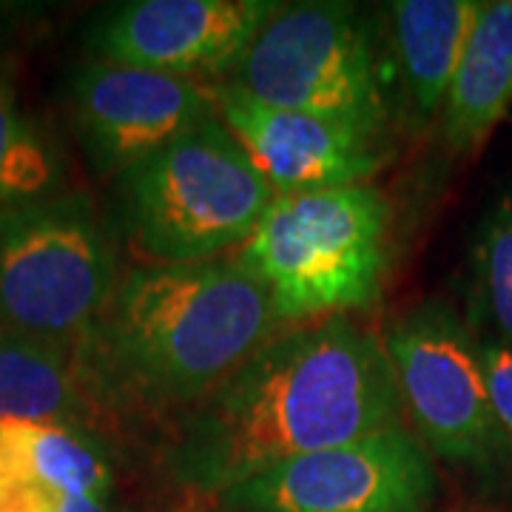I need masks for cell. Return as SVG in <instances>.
I'll use <instances>...</instances> for the list:
<instances>
[{"mask_svg": "<svg viewBox=\"0 0 512 512\" xmlns=\"http://www.w3.org/2000/svg\"><path fill=\"white\" fill-rule=\"evenodd\" d=\"M131 248L148 265L239 251L276 194L239 140L211 117L117 177Z\"/></svg>", "mask_w": 512, "mask_h": 512, "instance_id": "obj_4", "label": "cell"}, {"mask_svg": "<svg viewBox=\"0 0 512 512\" xmlns=\"http://www.w3.org/2000/svg\"><path fill=\"white\" fill-rule=\"evenodd\" d=\"M52 512H111L106 507V498H92V495H63Z\"/></svg>", "mask_w": 512, "mask_h": 512, "instance_id": "obj_19", "label": "cell"}, {"mask_svg": "<svg viewBox=\"0 0 512 512\" xmlns=\"http://www.w3.org/2000/svg\"><path fill=\"white\" fill-rule=\"evenodd\" d=\"M382 342L421 444L458 467L493 470L510 450L490 407L476 330L456 308L430 299L396 319Z\"/></svg>", "mask_w": 512, "mask_h": 512, "instance_id": "obj_7", "label": "cell"}, {"mask_svg": "<svg viewBox=\"0 0 512 512\" xmlns=\"http://www.w3.org/2000/svg\"><path fill=\"white\" fill-rule=\"evenodd\" d=\"M106 419L94 404L74 342L0 330V424H46L89 433Z\"/></svg>", "mask_w": 512, "mask_h": 512, "instance_id": "obj_13", "label": "cell"}, {"mask_svg": "<svg viewBox=\"0 0 512 512\" xmlns=\"http://www.w3.org/2000/svg\"><path fill=\"white\" fill-rule=\"evenodd\" d=\"M390 202L373 185L279 194L234 251L291 325L370 308L390 265Z\"/></svg>", "mask_w": 512, "mask_h": 512, "instance_id": "obj_3", "label": "cell"}, {"mask_svg": "<svg viewBox=\"0 0 512 512\" xmlns=\"http://www.w3.org/2000/svg\"><path fill=\"white\" fill-rule=\"evenodd\" d=\"M402 421L382 336L330 316L276 333L185 410L165 447V470L194 493L222 495L282 461Z\"/></svg>", "mask_w": 512, "mask_h": 512, "instance_id": "obj_1", "label": "cell"}, {"mask_svg": "<svg viewBox=\"0 0 512 512\" xmlns=\"http://www.w3.org/2000/svg\"><path fill=\"white\" fill-rule=\"evenodd\" d=\"M262 106L390 131L393 74L353 3H279L225 80Z\"/></svg>", "mask_w": 512, "mask_h": 512, "instance_id": "obj_5", "label": "cell"}, {"mask_svg": "<svg viewBox=\"0 0 512 512\" xmlns=\"http://www.w3.org/2000/svg\"><path fill=\"white\" fill-rule=\"evenodd\" d=\"M72 114L94 168L120 177L217 117V83L92 60L74 74Z\"/></svg>", "mask_w": 512, "mask_h": 512, "instance_id": "obj_9", "label": "cell"}, {"mask_svg": "<svg viewBox=\"0 0 512 512\" xmlns=\"http://www.w3.org/2000/svg\"><path fill=\"white\" fill-rule=\"evenodd\" d=\"M274 0H134L92 32L97 60L208 83L234 74Z\"/></svg>", "mask_w": 512, "mask_h": 512, "instance_id": "obj_10", "label": "cell"}, {"mask_svg": "<svg viewBox=\"0 0 512 512\" xmlns=\"http://www.w3.org/2000/svg\"><path fill=\"white\" fill-rule=\"evenodd\" d=\"M433 453L407 424L282 461L220 495L231 512H430Z\"/></svg>", "mask_w": 512, "mask_h": 512, "instance_id": "obj_8", "label": "cell"}, {"mask_svg": "<svg viewBox=\"0 0 512 512\" xmlns=\"http://www.w3.org/2000/svg\"><path fill=\"white\" fill-rule=\"evenodd\" d=\"M512 106V0H481L439 114L444 146L478 154Z\"/></svg>", "mask_w": 512, "mask_h": 512, "instance_id": "obj_14", "label": "cell"}, {"mask_svg": "<svg viewBox=\"0 0 512 512\" xmlns=\"http://www.w3.org/2000/svg\"><path fill=\"white\" fill-rule=\"evenodd\" d=\"M288 328L271 293L237 259L140 265L77 342L103 416L191 410Z\"/></svg>", "mask_w": 512, "mask_h": 512, "instance_id": "obj_2", "label": "cell"}, {"mask_svg": "<svg viewBox=\"0 0 512 512\" xmlns=\"http://www.w3.org/2000/svg\"><path fill=\"white\" fill-rule=\"evenodd\" d=\"M478 353L498 433L512 453V345L493 336H478Z\"/></svg>", "mask_w": 512, "mask_h": 512, "instance_id": "obj_18", "label": "cell"}, {"mask_svg": "<svg viewBox=\"0 0 512 512\" xmlns=\"http://www.w3.org/2000/svg\"><path fill=\"white\" fill-rule=\"evenodd\" d=\"M217 117L276 197L367 185L393 151L390 131L262 106L228 83H217Z\"/></svg>", "mask_w": 512, "mask_h": 512, "instance_id": "obj_11", "label": "cell"}, {"mask_svg": "<svg viewBox=\"0 0 512 512\" xmlns=\"http://www.w3.org/2000/svg\"><path fill=\"white\" fill-rule=\"evenodd\" d=\"M481 0H396L390 18V74L410 123L439 120Z\"/></svg>", "mask_w": 512, "mask_h": 512, "instance_id": "obj_12", "label": "cell"}, {"mask_svg": "<svg viewBox=\"0 0 512 512\" xmlns=\"http://www.w3.org/2000/svg\"><path fill=\"white\" fill-rule=\"evenodd\" d=\"M473 325L476 336L512 345V191L481 222L473 248Z\"/></svg>", "mask_w": 512, "mask_h": 512, "instance_id": "obj_17", "label": "cell"}, {"mask_svg": "<svg viewBox=\"0 0 512 512\" xmlns=\"http://www.w3.org/2000/svg\"><path fill=\"white\" fill-rule=\"evenodd\" d=\"M117 282L114 242L86 194L0 208V330L77 342Z\"/></svg>", "mask_w": 512, "mask_h": 512, "instance_id": "obj_6", "label": "cell"}, {"mask_svg": "<svg viewBox=\"0 0 512 512\" xmlns=\"http://www.w3.org/2000/svg\"><path fill=\"white\" fill-rule=\"evenodd\" d=\"M60 191L55 148L18 111L15 86L0 72V208Z\"/></svg>", "mask_w": 512, "mask_h": 512, "instance_id": "obj_16", "label": "cell"}, {"mask_svg": "<svg viewBox=\"0 0 512 512\" xmlns=\"http://www.w3.org/2000/svg\"><path fill=\"white\" fill-rule=\"evenodd\" d=\"M6 433L15 476L60 495L106 498L111 464L103 447L80 430L46 424H0Z\"/></svg>", "mask_w": 512, "mask_h": 512, "instance_id": "obj_15", "label": "cell"}]
</instances>
